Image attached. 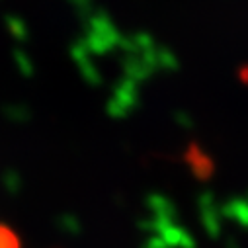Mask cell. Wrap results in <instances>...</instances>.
<instances>
[{"label": "cell", "mask_w": 248, "mask_h": 248, "mask_svg": "<svg viewBox=\"0 0 248 248\" xmlns=\"http://www.w3.org/2000/svg\"><path fill=\"white\" fill-rule=\"evenodd\" d=\"M0 248H20L18 234L6 225H0Z\"/></svg>", "instance_id": "1"}]
</instances>
